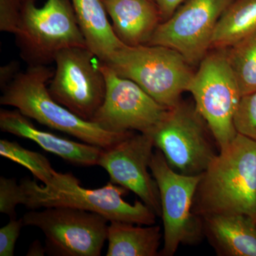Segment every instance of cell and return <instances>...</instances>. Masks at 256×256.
<instances>
[{
    "mask_svg": "<svg viewBox=\"0 0 256 256\" xmlns=\"http://www.w3.org/2000/svg\"><path fill=\"white\" fill-rule=\"evenodd\" d=\"M200 218L240 214L256 220V141L237 134L201 174L193 202Z\"/></svg>",
    "mask_w": 256,
    "mask_h": 256,
    "instance_id": "cell-1",
    "label": "cell"
},
{
    "mask_svg": "<svg viewBox=\"0 0 256 256\" xmlns=\"http://www.w3.org/2000/svg\"><path fill=\"white\" fill-rule=\"evenodd\" d=\"M54 73L47 66H28L2 89L0 104L14 107L28 118L102 149L110 148L132 134L133 132L106 131L58 104L48 90Z\"/></svg>",
    "mask_w": 256,
    "mask_h": 256,
    "instance_id": "cell-2",
    "label": "cell"
},
{
    "mask_svg": "<svg viewBox=\"0 0 256 256\" xmlns=\"http://www.w3.org/2000/svg\"><path fill=\"white\" fill-rule=\"evenodd\" d=\"M26 195L24 206L31 210L50 207H69L94 212L110 222L139 225H154L158 216L142 201L134 204L124 201L126 188L109 182L98 188H86L72 173L57 172L48 185L40 186L26 178L20 183Z\"/></svg>",
    "mask_w": 256,
    "mask_h": 256,
    "instance_id": "cell-3",
    "label": "cell"
},
{
    "mask_svg": "<svg viewBox=\"0 0 256 256\" xmlns=\"http://www.w3.org/2000/svg\"><path fill=\"white\" fill-rule=\"evenodd\" d=\"M105 64L120 76L136 82L168 109L182 100L194 74L183 56L158 45L124 46Z\"/></svg>",
    "mask_w": 256,
    "mask_h": 256,
    "instance_id": "cell-4",
    "label": "cell"
},
{
    "mask_svg": "<svg viewBox=\"0 0 256 256\" xmlns=\"http://www.w3.org/2000/svg\"><path fill=\"white\" fill-rule=\"evenodd\" d=\"M26 0L14 34L20 54L28 66L54 62L60 50L88 47L72 0H47L41 8Z\"/></svg>",
    "mask_w": 256,
    "mask_h": 256,
    "instance_id": "cell-5",
    "label": "cell"
},
{
    "mask_svg": "<svg viewBox=\"0 0 256 256\" xmlns=\"http://www.w3.org/2000/svg\"><path fill=\"white\" fill-rule=\"evenodd\" d=\"M208 52L198 64L188 92L206 121L218 150L228 146L238 132L234 117L242 94L224 48Z\"/></svg>",
    "mask_w": 256,
    "mask_h": 256,
    "instance_id": "cell-6",
    "label": "cell"
},
{
    "mask_svg": "<svg viewBox=\"0 0 256 256\" xmlns=\"http://www.w3.org/2000/svg\"><path fill=\"white\" fill-rule=\"evenodd\" d=\"M149 136L170 166L183 174H201L220 152L195 106L182 100L168 109Z\"/></svg>",
    "mask_w": 256,
    "mask_h": 256,
    "instance_id": "cell-7",
    "label": "cell"
},
{
    "mask_svg": "<svg viewBox=\"0 0 256 256\" xmlns=\"http://www.w3.org/2000/svg\"><path fill=\"white\" fill-rule=\"evenodd\" d=\"M150 169L159 188L163 224V248L160 255L172 256L180 245H196L204 237L203 220L192 210L201 174L178 173L156 149Z\"/></svg>",
    "mask_w": 256,
    "mask_h": 256,
    "instance_id": "cell-8",
    "label": "cell"
},
{
    "mask_svg": "<svg viewBox=\"0 0 256 256\" xmlns=\"http://www.w3.org/2000/svg\"><path fill=\"white\" fill-rule=\"evenodd\" d=\"M24 226L36 227L46 237L48 254L60 256H100L108 240L109 220L98 214L69 207L32 210Z\"/></svg>",
    "mask_w": 256,
    "mask_h": 256,
    "instance_id": "cell-9",
    "label": "cell"
},
{
    "mask_svg": "<svg viewBox=\"0 0 256 256\" xmlns=\"http://www.w3.org/2000/svg\"><path fill=\"white\" fill-rule=\"evenodd\" d=\"M48 85L50 95L85 120H92L105 98L106 82L100 60L88 47H72L56 56Z\"/></svg>",
    "mask_w": 256,
    "mask_h": 256,
    "instance_id": "cell-10",
    "label": "cell"
},
{
    "mask_svg": "<svg viewBox=\"0 0 256 256\" xmlns=\"http://www.w3.org/2000/svg\"><path fill=\"white\" fill-rule=\"evenodd\" d=\"M99 65L106 79V96L90 121L110 132L150 134L168 108L136 82L120 76L100 60Z\"/></svg>",
    "mask_w": 256,
    "mask_h": 256,
    "instance_id": "cell-11",
    "label": "cell"
},
{
    "mask_svg": "<svg viewBox=\"0 0 256 256\" xmlns=\"http://www.w3.org/2000/svg\"><path fill=\"white\" fill-rule=\"evenodd\" d=\"M234 0H185L171 18L160 23L148 45L178 52L191 66L208 53L220 16Z\"/></svg>",
    "mask_w": 256,
    "mask_h": 256,
    "instance_id": "cell-12",
    "label": "cell"
},
{
    "mask_svg": "<svg viewBox=\"0 0 256 256\" xmlns=\"http://www.w3.org/2000/svg\"><path fill=\"white\" fill-rule=\"evenodd\" d=\"M153 148L154 143L149 134L132 132L102 149L97 165L107 172L110 182L136 194L161 217L159 188L150 169Z\"/></svg>",
    "mask_w": 256,
    "mask_h": 256,
    "instance_id": "cell-13",
    "label": "cell"
},
{
    "mask_svg": "<svg viewBox=\"0 0 256 256\" xmlns=\"http://www.w3.org/2000/svg\"><path fill=\"white\" fill-rule=\"evenodd\" d=\"M0 129L18 137L30 140L42 149L52 153L67 162L82 166L98 164L102 148L85 142L70 140L34 126L28 117L16 109H1Z\"/></svg>",
    "mask_w": 256,
    "mask_h": 256,
    "instance_id": "cell-14",
    "label": "cell"
},
{
    "mask_svg": "<svg viewBox=\"0 0 256 256\" xmlns=\"http://www.w3.org/2000/svg\"><path fill=\"white\" fill-rule=\"evenodd\" d=\"M104 3L114 33L126 46L148 45L162 22L153 0H104Z\"/></svg>",
    "mask_w": 256,
    "mask_h": 256,
    "instance_id": "cell-15",
    "label": "cell"
},
{
    "mask_svg": "<svg viewBox=\"0 0 256 256\" xmlns=\"http://www.w3.org/2000/svg\"><path fill=\"white\" fill-rule=\"evenodd\" d=\"M204 234L218 256H256V220L240 214L202 218Z\"/></svg>",
    "mask_w": 256,
    "mask_h": 256,
    "instance_id": "cell-16",
    "label": "cell"
},
{
    "mask_svg": "<svg viewBox=\"0 0 256 256\" xmlns=\"http://www.w3.org/2000/svg\"><path fill=\"white\" fill-rule=\"evenodd\" d=\"M72 2L88 48L106 63L126 45L114 33L104 0H72Z\"/></svg>",
    "mask_w": 256,
    "mask_h": 256,
    "instance_id": "cell-17",
    "label": "cell"
},
{
    "mask_svg": "<svg viewBox=\"0 0 256 256\" xmlns=\"http://www.w3.org/2000/svg\"><path fill=\"white\" fill-rule=\"evenodd\" d=\"M163 234L160 226H143L124 222H110L108 232L107 256H156Z\"/></svg>",
    "mask_w": 256,
    "mask_h": 256,
    "instance_id": "cell-18",
    "label": "cell"
},
{
    "mask_svg": "<svg viewBox=\"0 0 256 256\" xmlns=\"http://www.w3.org/2000/svg\"><path fill=\"white\" fill-rule=\"evenodd\" d=\"M255 32L256 0H234L216 24L210 48H228Z\"/></svg>",
    "mask_w": 256,
    "mask_h": 256,
    "instance_id": "cell-19",
    "label": "cell"
},
{
    "mask_svg": "<svg viewBox=\"0 0 256 256\" xmlns=\"http://www.w3.org/2000/svg\"><path fill=\"white\" fill-rule=\"evenodd\" d=\"M242 96L256 90V32L224 48Z\"/></svg>",
    "mask_w": 256,
    "mask_h": 256,
    "instance_id": "cell-20",
    "label": "cell"
},
{
    "mask_svg": "<svg viewBox=\"0 0 256 256\" xmlns=\"http://www.w3.org/2000/svg\"><path fill=\"white\" fill-rule=\"evenodd\" d=\"M0 156L28 169L44 185L50 184L57 172L46 156L26 149L16 142L2 139Z\"/></svg>",
    "mask_w": 256,
    "mask_h": 256,
    "instance_id": "cell-21",
    "label": "cell"
},
{
    "mask_svg": "<svg viewBox=\"0 0 256 256\" xmlns=\"http://www.w3.org/2000/svg\"><path fill=\"white\" fill-rule=\"evenodd\" d=\"M234 126L239 134L256 141V90L242 96Z\"/></svg>",
    "mask_w": 256,
    "mask_h": 256,
    "instance_id": "cell-22",
    "label": "cell"
},
{
    "mask_svg": "<svg viewBox=\"0 0 256 256\" xmlns=\"http://www.w3.org/2000/svg\"><path fill=\"white\" fill-rule=\"evenodd\" d=\"M26 197L16 178H0V212L10 218H16V207L25 205Z\"/></svg>",
    "mask_w": 256,
    "mask_h": 256,
    "instance_id": "cell-23",
    "label": "cell"
},
{
    "mask_svg": "<svg viewBox=\"0 0 256 256\" xmlns=\"http://www.w3.org/2000/svg\"><path fill=\"white\" fill-rule=\"evenodd\" d=\"M26 0H0V31L14 34Z\"/></svg>",
    "mask_w": 256,
    "mask_h": 256,
    "instance_id": "cell-24",
    "label": "cell"
},
{
    "mask_svg": "<svg viewBox=\"0 0 256 256\" xmlns=\"http://www.w3.org/2000/svg\"><path fill=\"white\" fill-rule=\"evenodd\" d=\"M23 226L22 218L20 220L11 218L9 223L2 227L0 229V256L14 255L15 246Z\"/></svg>",
    "mask_w": 256,
    "mask_h": 256,
    "instance_id": "cell-25",
    "label": "cell"
},
{
    "mask_svg": "<svg viewBox=\"0 0 256 256\" xmlns=\"http://www.w3.org/2000/svg\"><path fill=\"white\" fill-rule=\"evenodd\" d=\"M159 10L162 22L171 18L185 0H153ZM161 22V23H162Z\"/></svg>",
    "mask_w": 256,
    "mask_h": 256,
    "instance_id": "cell-26",
    "label": "cell"
},
{
    "mask_svg": "<svg viewBox=\"0 0 256 256\" xmlns=\"http://www.w3.org/2000/svg\"><path fill=\"white\" fill-rule=\"evenodd\" d=\"M20 64L16 60H12L0 68V87L4 88L14 80L20 73Z\"/></svg>",
    "mask_w": 256,
    "mask_h": 256,
    "instance_id": "cell-27",
    "label": "cell"
},
{
    "mask_svg": "<svg viewBox=\"0 0 256 256\" xmlns=\"http://www.w3.org/2000/svg\"><path fill=\"white\" fill-rule=\"evenodd\" d=\"M46 252H47L46 247L44 248L40 242L37 240L32 244L26 256H44Z\"/></svg>",
    "mask_w": 256,
    "mask_h": 256,
    "instance_id": "cell-28",
    "label": "cell"
}]
</instances>
